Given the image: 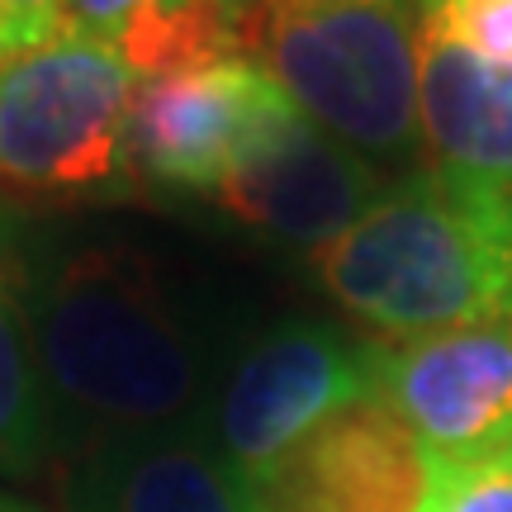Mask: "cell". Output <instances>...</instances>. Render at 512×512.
I'll return each instance as SVG.
<instances>
[{"label":"cell","mask_w":512,"mask_h":512,"mask_svg":"<svg viewBox=\"0 0 512 512\" xmlns=\"http://www.w3.org/2000/svg\"><path fill=\"white\" fill-rule=\"evenodd\" d=\"M418 143L441 176L512 195V62L422 34Z\"/></svg>","instance_id":"cell-11"},{"label":"cell","mask_w":512,"mask_h":512,"mask_svg":"<svg viewBox=\"0 0 512 512\" xmlns=\"http://www.w3.org/2000/svg\"><path fill=\"white\" fill-rule=\"evenodd\" d=\"M370 384L437 465H512V323L370 347Z\"/></svg>","instance_id":"cell-7"},{"label":"cell","mask_w":512,"mask_h":512,"mask_svg":"<svg viewBox=\"0 0 512 512\" xmlns=\"http://www.w3.org/2000/svg\"><path fill=\"white\" fill-rule=\"evenodd\" d=\"M294 114L290 95L247 57L181 62L138 81L128 166L162 190L214 195V185Z\"/></svg>","instance_id":"cell-6"},{"label":"cell","mask_w":512,"mask_h":512,"mask_svg":"<svg viewBox=\"0 0 512 512\" xmlns=\"http://www.w3.org/2000/svg\"><path fill=\"white\" fill-rule=\"evenodd\" d=\"M67 29L62 0H0V57L38 48Z\"/></svg>","instance_id":"cell-16"},{"label":"cell","mask_w":512,"mask_h":512,"mask_svg":"<svg viewBox=\"0 0 512 512\" xmlns=\"http://www.w3.org/2000/svg\"><path fill=\"white\" fill-rule=\"evenodd\" d=\"M133 91L124 53L72 29L0 57V190L19 200L105 195L128 171Z\"/></svg>","instance_id":"cell-4"},{"label":"cell","mask_w":512,"mask_h":512,"mask_svg":"<svg viewBox=\"0 0 512 512\" xmlns=\"http://www.w3.org/2000/svg\"><path fill=\"white\" fill-rule=\"evenodd\" d=\"M370 394L366 342H351L313 318H280L228 356L200 427L238 470H256Z\"/></svg>","instance_id":"cell-5"},{"label":"cell","mask_w":512,"mask_h":512,"mask_svg":"<svg viewBox=\"0 0 512 512\" xmlns=\"http://www.w3.org/2000/svg\"><path fill=\"white\" fill-rule=\"evenodd\" d=\"M380 195L384 181L375 162L337 143L304 114L261 138L214 185V200L228 219L313 256L342 238Z\"/></svg>","instance_id":"cell-9"},{"label":"cell","mask_w":512,"mask_h":512,"mask_svg":"<svg viewBox=\"0 0 512 512\" xmlns=\"http://www.w3.org/2000/svg\"><path fill=\"white\" fill-rule=\"evenodd\" d=\"M261 512H422L432 494V456L370 399L318 422L285 456L247 470Z\"/></svg>","instance_id":"cell-8"},{"label":"cell","mask_w":512,"mask_h":512,"mask_svg":"<svg viewBox=\"0 0 512 512\" xmlns=\"http://www.w3.org/2000/svg\"><path fill=\"white\" fill-rule=\"evenodd\" d=\"M57 422L24 294L0 271V470L43 465L57 441Z\"/></svg>","instance_id":"cell-13"},{"label":"cell","mask_w":512,"mask_h":512,"mask_svg":"<svg viewBox=\"0 0 512 512\" xmlns=\"http://www.w3.org/2000/svg\"><path fill=\"white\" fill-rule=\"evenodd\" d=\"M67 512H261L247 470L200 422L100 437L67 475Z\"/></svg>","instance_id":"cell-10"},{"label":"cell","mask_w":512,"mask_h":512,"mask_svg":"<svg viewBox=\"0 0 512 512\" xmlns=\"http://www.w3.org/2000/svg\"><path fill=\"white\" fill-rule=\"evenodd\" d=\"M57 418L105 437L195 418L223 370L219 328L162 261L133 247H76L24 294Z\"/></svg>","instance_id":"cell-1"},{"label":"cell","mask_w":512,"mask_h":512,"mask_svg":"<svg viewBox=\"0 0 512 512\" xmlns=\"http://www.w3.org/2000/svg\"><path fill=\"white\" fill-rule=\"evenodd\" d=\"M422 512H512V465H437Z\"/></svg>","instance_id":"cell-15"},{"label":"cell","mask_w":512,"mask_h":512,"mask_svg":"<svg viewBox=\"0 0 512 512\" xmlns=\"http://www.w3.org/2000/svg\"><path fill=\"white\" fill-rule=\"evenodd\" d=\"M62 19L72 34L119 48L138 81L181 62L233 57L214 0H62Z\"/></svg>","instance_id":"cell-12"},{"label":"cell","mask_w":512,"mask_h":512,"mask_svg":"<svg viewBox=\"0 0 512 512\" xmlns=\"http://www.w3.org/2000/svg\"><path fill=\"white\" fill-rule=\"evenodd\" d=\"M418 19L422 34L489 62H512V0H418Z\"/></svg>","instance_id":"cell-14"},{"label":"cell","mask_w":512,"mask_h":512,"mask_svg":"<svg viewBox=\"0 0 512 512\" xmlns=\"http://www.w3.org/2000/svg\"><path fill=\"white\" fill-rule=\"evenodd\" d=\"M313 266L356 323L394 342L512 323V195L422 171L384 185Z\"/></svg>","instance_id":"cell-2"},{"label":"cell","mask_w":512,"mask_h":512,"mask_svg":"<svg viewBox=\"0 0 512 512\" xmlns=\"http://www.w3.org/2000/svg\"><path fill=\"white\" fill-rule=\"evenodd\" d=\"M0 512H34V508H24V503H15V498L0 494Z\"/></svg>","instance_id":"cell-17"},{"label":"cell","mask_w":512,"mask_h":512,"mask_svg":"<svg viewBox=\"0 0 512 512\" xmlns=\"http://www.w3.org/2000/svg\"><path fill=\"white\" fill-rule=\"evenodd\" d=\"M233 57L361 157L418 147V0H214Z\"/></svg>","instance_id":"cell-3"}]
</instances>
